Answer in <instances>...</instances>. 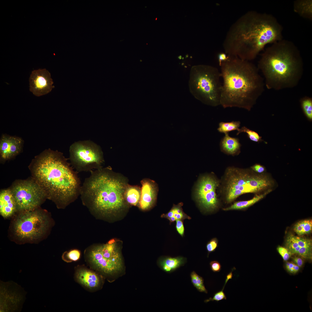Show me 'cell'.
Instances as JSON below:
<instances>
[{
    "label": "cell",
    "instance_id": "34",
    "mask_svg": "<svg viewBox=\"0 0 312 312\" xmlns=\"http://www.w3.org/2000/svg\"><path fill=\"white\" fill-rule=\"evenodd\" d=\"M277 250L285 261L288 260L291 255L286 248L279 246L277 248Z\"/></svg>",
    "mask_w": 312,
    "mask_h": 312
},
{
    "label": "cell",
    "instance_id": "9",
    "mask_svg": "<svg viewBox=\"0 0 312 312\" xmlns=\"http://www.w3.org/2000/svg\"><path fill=\"white\" fill-rule=\"evenodd\" d=\"M69 153L70 164L78 172L100 169L104 161L101 147L90 140L73 143L70 147Z\"/></svg>",
    "mask_w": 312,
    "mask_h": 312
},
{
    "label": "cell",
    "instance_id": "7",
    "mask_svg": "<svg viewBox=\"0 0 312 312\" xmlns=\"http://www.w3.org/2000/svg\"><path fill=\"white\" fill-rule=\"evenodd\" d=\"M224 192L226 202L230 203L240 196L259 192L269 187L271 182L266 176L253 174L239 168L230 167L226 171Z\"/></svg>",
    "mask_w": 312,
    "mask_h": 312
},
{
    "label": "cell",
    "instance_id": "22",
    "mask_svg": "<svg viewBox=\"0 0 312 312\" xmlns=\"http://www.w3.org/2000/svg\"><path fill=\"white\" fill-rule=\"evenodd\" d=\"M141 194V187L138 185H131L129 184L126 186L124 196L126 203L131 205H138Z\"/></svg>",
    "mask_w": 312,
    "mask_h": 312
},
{
    "label": "cell",
    "instance_id": "14",
    "mask_svg": "<svg viewBox=\"0 0 312 312\" xmlns=\"http://www.w3.org/2000/svg\"><path fill=\"white\" fill-rule=\"evenodd\" d=\"M29 82L30 91L36 96L47 94L54 88L50 73L46 69L33 71Z\"/></svg>",
    "mask_w": 312,
    "mask_h": 312
},
{
    "label": "cell",
    "instance_id": "21",
    "mask_svg": "<svg viewBox=\"0 0 312 312\" xmlns=\"http://www.w3.org/2000/svg\"><path fill=\"white\" fill-rule=\"evenodd\" d=\"M186 261L185 258L181 257H166L160 260L159 264L164 271L170 273L184 265Z\"/></svg>",
    "mask_w": 312,
    "mask_h": 312
},
{
    "label": "cell",
    "instance_id": "3",
    "mask_svg": "<svg viewBox=\"0 0 312 312\" xmlns=\"http://www.w3.org/2000/svg\"><path fill=\"white\" fill-rule=\"evenodd\" d=\"M221 66L223 79L220 105L250 111L264 90V78L258 68L249 61L229 56Z\"/></svg>",
    "mask_w": 312,
    "mask_h": 312
},
{
    "label": "cell",
    "instance_id": "36",
    "mask_svg": "<svg viewBox=\"0 0 312 312\" xmlns=\"http://www.w3.org/2000/svg\"><path fill=\"white\" fill-rule=\"evenodd\" d=\"M210 268L212 271L214 272H218L221 269V265L220 263L218 261H214L210 263Z\"/></svg>",
    "mask_w": 312,
    "mask_h": 312
},
{
    "label": "cell",
    "instance_id": "41",
    "mask_svg": "<svg viewBox=\"0 0 312 312\" xmlns=\"http://www.w3.org/2000/svg\"><path fill=\"white\" fill-rule=\"evenodd\" d=\"M233 270V269H232V271H231V272L226 276V279L225 281V284L224 285L223 288H224L225 285H226V284L227 283L228 281L229 280L232 279L233 276L232 272Z\"/></svg>",
    "mask_w": 312,
    "mask_h": 312
},
{
    "label": "cell",
    "instance_id": "29",
    "mask_svg": "<svg viewBox=\"0 0 312 312\" xmlns=\"http://www.w3.org/2000/svg\"><path fill=\"white\" fill-rule=\"evenodd\" d=\"M191 281L194 286L200 292L207 293L204 283V279L195 271L192 272L190 274Z\"/></svg>",
    "mask_w": 312,
    "mask_h": 312
},
{
    "label": "cell",
    "instance_id": "26",
    "mask_svg": "<svg viewBox=\"0 0 312 312\" xmlns=\"http://www.w3.org/2000/svg\"><path fill=\"white\" fill-rule=\"evenodd\" d=\"M293 230L299 236L310 233L312 230V220H306L299 221L294 225Z\"/></svg>",
    "mask_w": 312,
    "mask_h": 312
},
{
    "label": "cell",
    "instance_id": "33",
    "mask_svg": "<svg viewBox=\"0 0 312 312\" xmlns=\"http://www.w3.org/2000/svg\"><path fill=\"white\" fill-rule=\"evenodd\" d=\"M224 289L222 290L215 293L213 298H210L209 299L205 300L204 302L207 303L210 301H216L218 302L220 300L226 299V295L223 292Z\"/></svg>",
    "mask_w": 312,
    "mask_h": 312
},
{
    "label": "cell",
    "instance_id": "31",
    "mask_svg": "<svg viewBox=\"0 0 312 312\" xmlns=\"http://www.w3.org/2000/svg\"><path fill=\"white\" fill-rule=\"evenodd\" d=\"M80 251L77 249H74L64 252L63 254L62 257L63 260L65 261L69 262L78 260L80 259Z\"/></svg>",
    "mask_w": 312,
    "mask_h": 312
},
{
    "label": "cell",
    "instance_id": "32",
    "mask_svg": "<svg viewBox=\"0 0 312 312\" xmlns=\"http://www.w3.org/2000/svg\"><path fill=\"white\" fill-rule=\"evenodd\" d=\"M218 246V240L216 238L211 239L207 244L206 246L208 252V257L211 252L214 251Z\"/></svg>",
    "mask_w": 312,
    "mask_h": 312
},
{
    "label": "cell",
    "instance_id": "19",
    "mask_svg": "<svg viewBox=\"0 0 312 312\" xmlns=\"http://www.w3.org/2000/svg\"><path fill=\"white\" fill-rule=\"evenodd\" d=\"M75 277L78 283L89 289H96L100 284L101 279L99 275L87 269L81 268L78 270Z\"/></svg>",
    "mask_w": 312,
    "mask_h": 312
},
{
    "label": "cell",
    "instance_id": "24",
    "mask_svg": "<svg viewBox=\"0 0 312 312\" xmlns=\"http://www.w3.org/2000/svg\"><path fill=\"white\" fill-rule=\"evenodd\" d=\"M183 203H180L177 205H174L169 211L166 214H163L161 217L168 219L170 224L178 220H183L185 219H190L191 218L183 211L182 206Z\"/></svg>",
    "mask_w": 312,
    "mask_h": 312
},
{
    "label": "cell",
    "instance_id": "23",
    "mask_svg": "<svg viewBox=\"0 0 312 312\" xmlns=\"http://www.w3.org/2000/svg\"><path fill=\"white\" fill-rule=\"evenodd\" d=\"M271 191L270 189H269L262 194L256 195L253 198L249 200L236 202L229 207L223 208V210L225 211H228L241 210L246 209L263 198Z\"/></svg>",
    "mask_w": 312,
    "mask_h": 312
},
{
    "label": "cell",
    "instance_id": "1",
    "mask_svg": "<svg viewBox=\"0 0 312 312\" xmlns=\"http://www.w3.org/2000/svg\"><path fill=\"white\" fill-rule=\"evenodd\" d=\"M282 29L272 15L248 12L233 24L224 40L228 55L249 61L254 59L267 44L282 40Z\"/></svg>",
    "mask_w": 312,
    "mask_h": 312
},
{
    "label": "cell",
    "instance_id": "42",
    "mask_svg": "<svg viewBox=\"0 0 312 312\" xmlns=\"http://www.w3.org/2000/svg\"><path fill=\"white\" fill-rule=\"evenodd\" d=\"M299 269L300 267L294 263L293 268V273H297L299 271Z\"/></svg>",
    "mask_w": 312,
    "mask_h": 312
},
{
    "label": "cell",
    "instance_id": "11",
    "mask_svg": "<svg viewBox=\"0 0 312 312\" xmlns=\"http://www.w3.org/2000/svg\"><path fill=\"white\" fill-rule=\"evenodd\" d=\"M15 200L17 211H32L39 206L47 194L36 182L23 181L14 185L11 190Z\"/></svg>",
    "mask_w": 312,
    "mask_h": 312
},
{
    "label": "cell",
    "instance_id": "5",
    "mask_svg": "<svg viewBox=\"0 0 312 312\" xmlns=\"http://www.w3.org/2000/svg\"><path fill=\"white\" fill-rule=\"evenodd\" d=\"M257 68L263 76L267 88L278 90L296 86L304 70L299 51L292 44L282 40L266 49Z\"/></svg>",
    "mask_w": 312,
    "mask_h": 312
},
{
    "label": "cell",
    "instance_id": "6",
    "mask_svg": "<svg viewBox=\"0 0 312 312\" xmlns=\"http://www.w3.org/2000/svg\"><path fill=\"white\" fill-rule=\"evenodd\" d=\"M220 73L215 67L203 64L193 66L190 72V91L204 104L214 107L220 105Z\"/></svg>",
    "mask_w": 312,
    "mask_h": 312
},
{
    "label": "cell",
    "instance_id": "37",
    "mask_svg": "<svg viewBox=\"0 0 312 312\" xmlns=\"http://www.w3.org/2000/svg\"><path fill=\"white\" fill-rule=\"evenodd\" d=\"M217 57L219 65L220 66L223 62L228 59L229 57L225 53L221 52L218 54Z\"/></svg>",
    "mask_w": 312,
    "mask_h": 312
},
{
    "label": "cell",
    "instance_id": "17",
    "mask_svg": "<svg viewBox=\"0 0 312 312\" xmlns=\"http://www.w3.org/2000/svg\"><path fill=\"white\" fill-rule=\"evenodd\" d=\"M23 140L20 138L2 135L0 140V153L1 159L7 160L18 155L21 151Z\"/></svg>",
    "mask_w": 312,
    "mask_h": 312
},
{
    "label": "cell",
    "instance_id": "13",
    "mask_svg": "<svg viewBox=\"0 0 312 312\" xmlns=\"http://www.w3.org/2000/svg\"><path fill=\"white\" fill-rule=\"evenodd\" d=\"M15 283L1 281L0 311H14L18 310L24 300L21 287Z\"/></svg>",
    "mask_w": 312,
    "mask_h": 312
},
{
    "label": "cell",
    "instance_id": "4",
    "mask_svg": "<svg viewBox=\"0 0 312 312\" xmlns=\"http://www.w3.org/2000/svg\"><path fill=\"white\" fill-rule=\"evenodd\" d=\"M90 172L81 186L80 195L83 204L91 213L94 216L110 215L125 207L127 179L109 166Z\"/></svg>",
    "mask_w": 312,
    "mask_h": 312
},
{
    "label": "cell",
    "instance_id": "38",
    "mask_svg": "<svg viewBox=\"0 0 312 312\" xmlns=\"http://www.w3.org/2000/svg\"><path fill=\"white\" fill-rule=\"evenodd\" d=\"M251 168L253 171L259 173H262L265 171L264 167L258 164H255L251 167Z\"/></svg>",
    "mask_w": 312,
    "mask_h": 312
},
{
    "label": "cell",
    "instance_id": "20",
    "mask_svg": "<svg viewBox=\"0 0 312 312\" xmlns=\"http://www.w3.org/2000/svg\"><path fill=\"white\" fill-rule=\"evenodd\" d=\"M241 146L239 139L230 136L229 133L225 134L220 142L221 150L224 153L231 155L238 154Z\"/></svg>",
    "mask_w": 312,
    "mask_h": 312
},
{
    "label": "cell",
    "instance_id": "8",
    "mask_svg": "<svg viewBox=\"0 0 312 312\" xmlns=\"http://www.w3.org/2000/svg\"><path fill=\"white\" fill-rule=\"evenodd\" d=\"M51 221L50 216L45 211L36 209L21 212L13 221V233L22 243L33 242L46 233Z\"/></svg>",
    "mask_w": 312,
    "mask_h": 312
},
{
    "label": "cell",
    "instance_id": "18",
    "mask_svg": "<svg viewBox=\"0 0 312 312\" xmlns=\"http://www.w3.org/2000/svg\"><path fill=\"white\" fill-rule=\"evenodd\" d=\"M17 211L16 203L11 190H2L0 193L1 215L4 218H8Z\"/></svg>",
    "mask_w": 312,
    "mask_h": 312
},
{
    "label": "cell",
    "instance_id": "25",
    "mask_svg": "<svg viewBox=\"0 0 312 312\" xmlns=\"http://www.w3.org/2000/svg\"><path fill=\"white\" fill-rule=\"evenodd\" d=\"M294 10L304 18L311 19L312 17V1L311 0H300L295 2Z\"/></svg>",
    "mask_w": 312,
    "mask_h": 312
},
{
    "label": "cell",
    "instance_id": "27",
    "mask_svg": "<svg viewBox=\"0 0 312 312\" xmlns=\"http://www.w3.org/2000/svg\"><path fill=\"white\" fill-rule=\"evenodd\" d=\"M240 126V122L239 121L227 122H222L219 123L217 130L220 133L225 134L233 131L237 130V131H238Z\"/></svg>",
    "mask_w": 312,
    "mask_h": 312
},
{
    "label": "cell",
    "instance_id": "16",
    "mask_svg": "<svg viewBox=\"0 0 312 312\" xmlns=\"http://www.w3.org/2000/svg\"><path fill=\"white\" fill-rule=\"evenodd\" d=\"M140 183L141 194L138 205L141 209L147 210L152 208L155 203L158 187L155 181L148 178L143 179Z\"/></svg>",
    "mask_w": 312,
    "mask_h": 312
},
{
    "label": "cell",
    "instance_id": "15",
    "mask_svg": "<svg viewBox=\"0 0 312 312\" xmlns=\"http://www.w3.org/2000/svg\"><path fill=\"white\" fill-rule=\"evenodd\" d=\"M287 249L292 255H296L306 259L312 257V241L311 239L290 234L285 241Z\"/></svg>",
    "mask_w": 312,
    "mask_h": 312
},
{
    "label": "cell",
    "instance_id": "35",
    "mask_svg": "<svg viewBox=\"0 0 312 312\" xmlns=\"http://www.w3.org/2000/svg\"><path fill=\"white\" fill-rule=\"evenodd\" d=\"M176 228L178 233L182 237L184 236L185 228L183 225V220H177L176 221Z\"/></svg>",
    "mask_w": 312,
    "mask_h": 312
},
{
    "label": "cell",
    "instance_id": "39",
    "mask_svg": "<svg viewBox=\"0 0 312 312\" xmlns=\"http://www.w3.org/2000/svg\"><path fill=\"white\" fill-rule=\"evenodd\" d=\"M292 260L293 263L299 267H301L303 265L304 262L301 258L296 256L293 257Z\"/></svg>",
    "mask_w": 312,
    "mask_h": 312
},
{
    "label": "cell",
    "instance_id": "10",
    "mask_svg": "<svg viewBox=\"0 0 312 312\" xmlns=\"http://www.w3.org/2000/svg\"><path fill=\"white\" fill-rule=\"evenodd\" d=\"M86 256L93 266L106 274H113L122 269L121 255L114 239L105 244L92 246L87 252Z\"/></svg>",
    "mask_w": 312,
    "mask_h": 312
},
{
    "label": "cell",
    "instance_id": "2",
    "mask_svg": "<svg viewBox=\"0 0 312 312\" xmlns=\"http://www.w3.org/2000/svg\"><path fill=\"white\" fill-rule=\"evenodd\" d=\"M33 161L36 182L57 208H65L80 195L81 185L78 172L61 153L46 150Z\"/></svg>",
    "mask_w": 312,
    "mask_h": 312
},
{
    "label": "cell",
    "instance_id": "28",
    "mask_svg": "<svg viewBox=\"0 0 312 312\" xmlns=\"http://www.w3.org/2000/svg\"><path fill=\"white\" fill-rule=\"evenodd\" d=\"M301 106L303 112L308 119L312 120V99L311 97L305 96L300 100Z\"/></svg>",
    "mask_w": 312,
    "mask_h": 312
},
{
    "label": "cell",
    "instance_id": "30",
    "mask_svg": "<svg viewBox=\"0 0 312 312\" xmlns=\"http://www.w3.org/2000/svg\"><path fill=\"white\" fill-rule=\"evenodd\" d=\"M242 132L246 133L250 140L256 142H260L263 141L261 137L256 132L251 130L246 127L244 126L239 129L236 135H238Z\"/></svg>",
    "mask_w": 312,
    "mask_h": 312
},
{
    "label": "cell",
    "instance_id": "12",
    "mask_svg": "<svg viewBox=\"0 0 312 312\" xmlns=\"http://www.w3.org/2000/svg\"><path fill=\"white\" fill-rule=\"evenodd\" d=\"M219 182L215 178L210 175L200 178L195 190V197L199 205L205 210L213 212L219 206V201L216 193Z\"/></svg>",
    "mask_w": 312,
    "mask_h": 312
},
{
    "label": "cell",
    "instance_id": "40",
    "mask_svg": "<svg viewBox=\"0 0 312 312\" xmlns=\"http://www.w3.org/2000/svg\"><path fill=\"white\" fill-rule=\"evenodd\" d=\"M294 263L293 262H287L286 264V268L287 271L293 273V268Z\"/></svg>",
    "mask_w": 312,
    "mask_h": 312
}]
</instances>
